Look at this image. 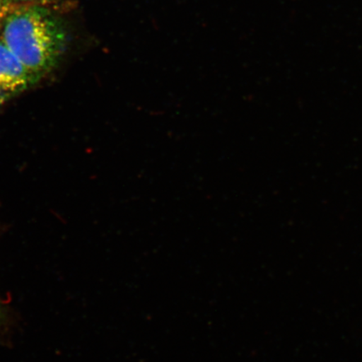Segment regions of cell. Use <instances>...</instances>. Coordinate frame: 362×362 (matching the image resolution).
Here are the masks:
<instances>
[{
    "instance_id": "1",
    "label": "cell",
    "mask_w": 362,
    "mask_h": 362,
    "mask_svg": "<svg viewBox=\"0 0 362 362\" xmlns=\"http://www.w3.org/2000/svg\"><path fill=\"white\" fill-rule=\"evenodd\" d=\"M1 40L37 83L56 66L66 35L51 13L34 6L13 8L3 23Z\"/></svg>"
},
{
    "instance_id": "3",
    "label": "cell",
    "mask_w": 362,
    "mask_h": 362,
    "mask_svg": "<svg viewBox=\"0 0 362 362\" xmlns=\"http://www.w3.org/2000/svg\"><path fill=\"white\" fill-rule=\"evenodd\" d=\"M13 328V315L11 310L0 298V342L8 344Z\"/></svg>"
},
{
    "instance_id": "5",
    "label": "cell",
    "mask_w": 362,
    "mask_h": 362,
    "mask_svg": "<svg viewBox=\"0 0 362 362\" xmlns=\"http://www.w3.org/2000/svg\"><path fill=\"white\" fill-rule=\"evenodd\" d=\"M7 1L15 6L17 4H47L52 0H7Z\"/></svg>"
},
{
    "instance_id": "2",
    "label": "cell",
    "mask_w": 362,
    "mask_h": 362,
    "mask_svg": "<svg viewBox=\"0 0 362 362\" xmlns=\"http://www.w3.org/2000/svg\"><path fill=\"white\" fill-rule=\"evenodd\" d=\"M35 83L33 75L0 40V103L11 100Z\"/></svg>"
},
{
    "instance_id": "4",
    "label": "cell",
    "mask_w": 362,
    "mask_h": 362,
    "mask_svg": "<svg viewBox=\"0 0 362 362\" xmlns=\"http://www.w3.org/2000/svg\"><path fill=\"white\" fill-rule=\"evenodd\" d=\"M13 4L7 1V0H0V25H2L6 21L7 16L13 11Z\"/></svg>"
}]
</instances>
